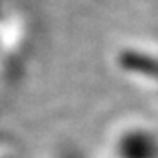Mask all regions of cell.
<instances>
[{
	"label": "cell",
	"mask_w": 158,
	"mask_h": 158,
	"mask_svg": "<svg viewBox=\"0 0 158 158\" xmlns=\"http://www.w3.org/2000/svg\"><path fill=\"white\" fill-rule=\"evenodd\" d=\"M103 158H158V126L141 116L113 123L103 138Z\"/></svg>",
	"instance_id": "obj_1"
},
{
	"label": "cell",
	"mask_w": 158,
	"mask_h": 158,
	"mask_svg": "<svg viewBox=\"0 0 158 158\" xmlns=\"http://www.w3.org/2000/svg\"><path fill=\"white\" fill-rule=\"evenodd\" d=\"M116 69L158 104V46L123 44L113 57Z\"/></svg>",
	"instance_id": "obj_2"
},
{
	"label": "cell",
	"mask_w": 158,
	"mask_h": 158,
	"mask_svg": "<svg viewBox=\"0 0 158 158\" xmlns=\"http://www.w3.org/2000/svg\"><path fill=\"white\" fill-rule=\"evenodd\" d=\"M47 158H86L81 152H76L71 146H61V148L52 150L47 155Z\"/></svg>",
	"instance_id": "obj_3"
}]
</instances>
